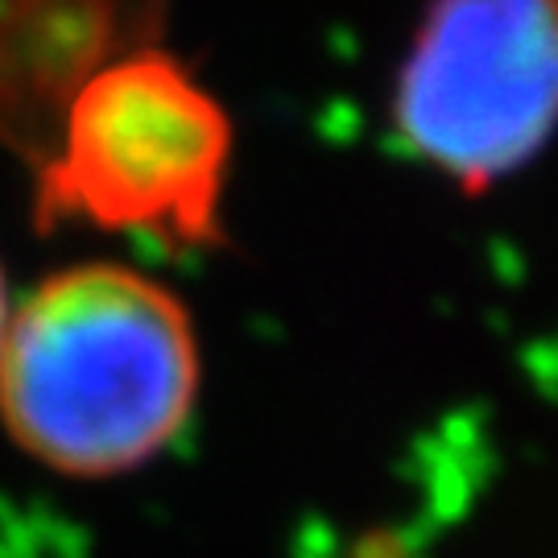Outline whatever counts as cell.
<instances>
[{"label":"cell","instance_id":"3957f363","mask_svg":"<svg viewBox=\"0 0 558 558\" xmlns=\"http://www.w3.org/2000/svg\"><path fill=\"white\" fill-rule=\"evenodd\" d=\"M410 154L480 195L558 133V0H430L393 83Z\"/></svg>","mask_w":558,"mask_h":558},{"label":"cell","instance_id":"6da1fadb","mask_svg":"<svg viewBox=\"0 0 558 558\" xmlns=\"http://www.w3.org/2000/svg\"><path fill=\"white\" fill-rule=\"evenodd\" d=\"M199 336L174 290L129 265H71L13 306L0 339V422L50 472H133L199 401Z\"/></svg>","mask_w":558,"mask_h":558},{"label":"cell","instance_id":"5b68a950","mask_svg":"<svg viewBox=\"0 0 558 558\" xmlns=\"http://www.w3.org/2000/svg\"><path fill=\"white\" fill-rule=\"evenodd\" d=\"M9 315H13V306H9V290H4V269H0V339H4V327H9Z\"/></svg>","mask_w":558,"mask_h":558},{"label":"cell","instance_id":"277c9868","mask_svg":"<svg viewBox=\"0 0 558 558\" xmlns=\"http://www.w3.org/2000/svg\"><path fill=\"white\" fill-rule=\"evenodd\" d=\"M170 0H0V145L29 174L62 112L112 62L161 46Z\"/></svg>","mask_w":558,"mask_h":558},{"label":"cell","instance_id":"7a4b0ae2","mask_svg":"<svg viewBox=\"0 0 558 558\" xmlns=\"http://www.w3.org/2000/svg\"><path fill=\"white\" fill-rule=\"evenodd\" d=\"M232 120L166 46L112 62L62 112L34 170L41 228L92 223L179 248L223 240Z\"/></svg>","mask_w":558,"mask_h":558}]
</instances>
